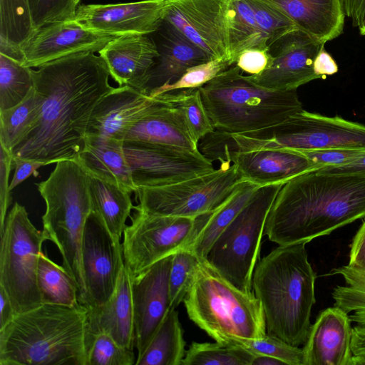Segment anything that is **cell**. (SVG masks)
<instances>
[{"mask_svg": "<svg viewBox=\"0 0 365 365\" xmlns=\"http://www.w3.org/2000/svg\"><path fill=\"white\" fill-rule=\"evenodd\" d=\"M325 43L301 29H295L269 48V66L262 73L247 76L264 88L277 91L297 90L302 85L320 78L314 71V60Z\"/></svg>", "mask_w": 365, "mask_h": 365, "instance_id": "2e32d148", "label": "cell"}, {"mask_svg": "<svg viewBox=\"0 0 365 365\" xmlns=\"http://www.w3.org/2000/svg\"><path fill=\"white\" fill-rule=\"evenodd\" d=\"M284 183L259 187L210 249L206 262L237 289L252 292V276L272 203Z\"/></svg>", "mask_w": 365, "mask_h": 365, "instance_id": "9c48e42d", "label": "cell"}, {"mask_svg": "<svg viewBox=\"0 0 365 365\" xmlns=\"http://www.w3.org/2000/svg\"><path fill=\"white\" fill-rule=\"evenodd\" d=\"M34 33L27 0H0V53L22 63V48Z\"/></svg>", "mask_w": 365, "mask_h": 365, "instance_id": "836d02e7", "label": "cell"}, {"mask_svg": "<svg viewBox=\"0 0 365 365\" xmlns=\"http://www.w3.org/2000/svg\"><path fill=\"white\" fill-rule=\"evenodd\" d=\"M160 95L180 109L196 143L215 130L204 105L200 88L176 90Z\"/></svg>", "mask_w": 365, "mask_h": 365, "instance_id": "8d00e7d4", "label": "cell"}, {"mask_svg": "<svg viewBox=\"0 0 365 365\" xmlns=\"http://www.w3.org/2000/svg\"><path fill=\"white\" fill-rule=\"evenodd\" d=\"M155 97L157 100L152 108L129 129L124 141L200 153L198 143L192 138L180 109L163 95Z\"/></svg>", "mask_w": 365, "mask_h": 365, "instance_id": "cb8c5ba5", "label": "cell"}, {"mask_svg": "<svg viewBox=\"0 0 365 365\" xmlns=\"http://www.w3.org/2000/svg\"><path fill=\"white\" fill-rule=\"evenodd\" d=\"M156 97L122 86L106 94L96 106L86 135L124 141L129 129L143 118L156 102Z\"/></svg>", "mask_w": 365, "mask_h": 365, "instance_id": "7402d4cb", "label": "cell"}, {"mask_svg": "<svg viewBox=\"0 0 365 365\" xmlns=\"http://www.w3.org/2000/svg\"><path fill=\"white\" fill-rule=\"evenodd\" d=\"M43 96L34 88L18 105L0 110V145L12 153L37 128L42 114Z\"/></svg>", "mask_w": 365, "mask_h": 365, "instance_id": "1f68e13d", "label": "cell"}, {"mask_svg": "<svg viewBox=\"0 0 365 365\" xmlns=\"http://www.w3.org/2000/svg\"><path fill=\"white\" fill-rule=\"evenodd\" d=\"M131 278L125 264L110 299L101 305L87 308L86 338L106 333L123 347L133 350L135 331Z\"/></svg>", "mask_w": 365, "mask_h": 365, "instance_id": "d4e9b609", "label": "cell"}, {"mask_svg": "<svg viewBox=\"0 0 365 365\" xmlns=\"http://www.w3.org/2000/svg\"><path fill=\"white\" fill-rule=\"evenodd\" d=\"M34 88L43 98L37 128L13 156L43 163L76 160L82 151L91 114L113 87L104 60L84 51L33 69Z\"/></svg>", "mask_w": 365, "mask_h": 365, "instance_id": "6da1fadb", "label": "cell"}, {"mask_svg": "<svg viewBox=\"0 0 365 365\" xmlns=\"http://www.w3.org/2000/svg\"><path fill=\"white\" fill-rule=\"evenodd\" d=\"M328 275H340L348 286L365 292V268L347 264L333 269Z\"/></svg>", "mask_w": 365, "mask_h": 365, "instance_id": "f907efd6", "label": "cell"}, {"mask_svg": "<svg viewBox=\"0 0 365 365\" xmlns=\"http://www.w3.org/2000/svg\"><path fill=\"white\" fill-rule=\"evenodd\" d=\"M240 346L255 355L274 357L285 365H304L302 348L292 346L267 334L261 338L245 339L240 342Z\"/></svg>", "mask_w": 365, "mask_h": 365, "instance_id": "b9f144b4", "label": "cell"}, {"mask_svg": "<svg viewBox=\"0 0 365 365\" xmlns=\"http://www.w3.org/2000/svg\"><path fill=\"white\" fill-rule=\"evenodd\" d=\"M351 349L349 365H365V327L356 325L352 328Z\"/></svg>", "mask_w": 365, "mask_h": 365, "instance_id": "f5cc1de1", "label": "cell"}, {"mask_svg": "<svg viewBox=\"0 0 365 365\" xmlns=\"http://www.w3.org/2000/svg\"><path fill=\"white\" fill-rule=\"evenodd\" d=\"M88 175L91 212L104 223L112 237L120 242L125 222L135 207L131 193L117 185Z\"/></svg>", "mask_w": 365, "mask_h": 365, "instance_id": "f1b7e54d", "label": "cell"}, {"mask_svg": "<svg viewBox=\"0 0 365 365\" xmlns=\"http://www.w3.org/2000/svg\"><path fill=\"white\" fill-rule=\"evenodd\" d=\"M13 165L14 173L9 186L11 191L31 175L37 176V170L46 165L37 160L13 156Z\"/></svg>", "mask_w": 365, "mask_h": 365, "instance_id": "681fc988", "label": "cell"}, {"mask_svg": "<svg viewBox=\"0 0 365 365\" xmlns=\"http://www.w3.org/2000/svg\"><path fill=\"white\" fill-rule=\"evenodd\" d=\"M81 0H27L35 31L56 22L72 20Z\"/></svg>", "mask_w": 365, "mask_h": 365, "instance_id": "7bdbcfd3", "label": "cell"}, {"mask_svg": "<svg viewBox=\"0 0 365 365\" xmlns=\"http://www.w3.org/2000/svg\"><path fill=\"white\" fill-rule=\"evenodd\" d=\"M76 160L91 175L130 193L137 189L124 152L123 141L87 135L84 147Z\"/></svg>", "mask_w": 365, "mask_h": 365, "instance_id": "4316f807", "label": "cell"}, {"mask_svg": "<svg viewBox=\"0 0 365 365\" xmlns=\"http://www.w3.org/2000/svg\"><path fill=\"white\" fill-rule=\"evenodd\" d=\"M334 305L349 314L351 322L365 327V292L350 286H336L331 292Z\"/></svg>", "mask_w": 365, "mask_h": 365, "instance_id": "f6af8a7d", "label": "cell"}, {"mask_svg": "<svg viewBox=\"0 0 365 365\" xmlns=\"http://www.w3.org/2000/svg\"><path fill=\"white\" fill-rule=\"evenodd\" d=\"M165 1L163 24L178 31L211 59L229 62L228 0Z\"/></svg>", "mask_w": 365, "mask_h": 365, "instance_id": "4fadbf2b", "label": "cell"}, {"mask_svg": "<svg viewBox=\"0 0 365 365\" xmlns=\"http://www.w3.org/2000/svg\"><path fill=\"white\" fill-rule=\"evenodd\" d=\"M38 286L43 304L78 306V289L71 276L60 266L41 253L38 267Z\"/></svg>", "mask_w": 365, "mask_h": 365, "instance_id": "e575fe53", "label": "cell"}, {"mask_svg": "<svg viewBox=\"0 0 365 365\" xmlns=\"http://www.w3.org/2000/svg\"><path fill=\"white\" fill-rule=\"evenodd\" d=\"M88 309L41 305L0 329V365H86Z\"/></svg>", "mask_w": 365, "mask_h": 365, "instance_id": "277c9868", "label": "cell"}, {"mask_svg": "<svg viewBox=\"0 0 365 365\" xmlns=\"http://www.w3.org/2000/svg\"><path fill=\"white\" fill-rule=\"evenodd\" d=\"M203 260L187 249L173 255L169 273L170 308L183 302Z\"/></svg>", "mask_w": 365, "mask_h": 365, "instance_id": "f35d334b", "label": "cell"}, {"mask_svg": "<svg viewBox=\"0 0 365 365\" xmlns=\"http://www.w3.org/2000/svg\"><path fill=\"white\" fill-rule=\"evenodd\" d=\"M341 3L345 15L358 27L365 19V0H341Z\"/></svg>", "mask_w": 365, "mask_h": 365, "instance_id": "9f6ffc18", "label": "cell"}, {"mask_svg": "<svg viewBox=\"0 0 365 365\" xmlns=\"http://www.w3.org/2000/svg\"><path fill=\"white\" fill-rule=\"evenodd\" d=\"M86 365H133V349L120 346L110 335L98 333L86 338Z\"/></svg>", "mask_w": 365, "mask_h": 365, "instance_id": "60d3db41", "label": "cell"}, {"mask_svg": "<svg viewBox=\"0 0 365 365\" xmlns=\"http://www.w3.org/2000/svg\"><path fill=\"white\" fill-rule=\"evenodd\" d=\"M114 36L93 32L75 20L46 25L22 48V64L38 68L48 62L84 51L98 52Z\"/></svg>", "mask_w": 365, "mask_h": 365, "instance_id": "d6986e66", "label": "cell"}, {"mask_svg": "<svg viewBox=\"0 0 365 365\" xmlns=\"http://www.w3.org/2000/svg\"><path fill=\"white\" fill-rule=\"evenodd\" d=\"M229 63L248 48L269 50L268 39L260 29L245 0H228Z\"/></svg>", "mask_w": 365, "mask_h": 365, "instance_id": "d6a6232c", "label": "cell"}, {"mask_svg": "<svg viewBox=\"0 0 365 365\" xmlns=\"http://www.w3.org/2000/svg\"><path fill=\"white\" fill-rule=\"evenodd\" d=\"M306 244L279 245L256 264L252 276L267 334L294 346L307 341L316 302V274Z\"/></svg>", "mask_w": 365, "mask_h": 365, "instance_id": "3957f363", "label": "cell"}, {"mask_svg": "<svg viewBox=\"0 0 365 365\" xmlns=\"http://www.w3.org/2000/svg\"><path fill=\"white\" fill-rule=\"evenodd\" d=\"M268 39L269 48L287 34L298 27L289 16L272 0H245Z\"/></svg>", "mask_w": 365, "mask_h": 365, "instance_id": "ab89813d", "label": "cell"}, {"mask_svg": "<svg viewBox=\"0 0 365 365\" xmlns=\"http://www.w3.org/2000/svg\"><path fill=\"white\" fill-rule=\"evenodd\" d=\"M48 178L36 183L46 203L43 230L58 248L63 264L75 282L78 302L86 307L81 243L86 221L92 212L89 175L77 160L56 163Z\"/></svg>", "mask_w": 365, "mask_h": 365, "instance_id": "5b68a950", "label": "cell"}, {"mask_svg": "<svg viewBox=\"0 0 365 365\" xmlns=\"http://www.w3.org/2000/svg\"><path fill=\"white\" fill-rule=\"evenodd\" d=\"M110 77L145 94L150 72L159 56L157 43L149 34H127L115 37L98 51Z\"/></svg>", "mask_w": 365, "mask_h": 365, "instance_id": "44dd1931", "label": "cell"}, {"mask_svg": "<svg viewBox=\"0 0 365 365\" xmlns=\"http://www.w3.org/2000/svg\"><path fill=\"white\" fill-rule=\"evenodd\" d=\"M165 4V0L81 4L73 20L93 32L106 35H150L160 29Z\"/></svg>", "mask_w": 365, "mask_h": 365, "instance_id": "e0dca14e", "label": "cell"}, {"mask_svg": "<svg viewBox=\"0 0 365 365\" xmlns=\"http://www.w3.org/2000/svg\"><path fill=\"white\" fill-rule=\"evenodd\" d=\"M351 323L349 314L335 305L322 311L302 348L304 365H349Z\"/></svg>", "mask_w": 365, "mask_h": 365, "instance_id": "603a6c76", "label": "cell"}, {"mask_svg": "<svg viewBox=\"0 0 365 365\" xmlns=\"http://www.w3.org/2000/svg\"><path fill=\"white\" fill-rule=\"evenodd\" d=\"M212 145L219 155L227 152L279 148L365 150V125L303 109L279 123L262 129L240 133L216 131Z\"/></svg>", "mask_w": 365, "mask_h": 365, "instance_id": "ba28073f", "label": "cell"}, {"mask_svg": "<svg viewBox=\"0 0 365 365\" xmlns=\"http://www.w3.org/2000/svg\"><path fill=\"white\" fill-rule=\"evenodd\" d=\"M318 171L331 174H351L365 176V154L349 164L325 168Z\"/></svg>", "mask_w": 365, "mask_h": 365, "instance_id": "11a10c76", "label": "cell"}, {"mask_svg": "<svg viewBox=\"0 0 365 365\" xmlns=\"http://www.w3.org/2000/svg\"><path fill=\"white\" fill-rule=\"evenodd\" d=\"M189 318L215 341L239 345L266 334L262 304L252 292H243L220 275L205 260L184 301Z\"/></svg>", "mask_w": 365, "mask_h": 365, "instance_id": "52a82bcc", "label": "cell"}, {"mask_svg": "<svg viewBox=\"0 0 365 365\" xmlns=\"http://www.w3.org/2000/svg\"><path fill=\"white\" fill-rule=\"evenodd\" d=\"M134 210L130 224L123 231L122 241L125 264L131 277L187 248L212 212L196 217H184Z\"/></svg>", "mask_w": 365, "mask_h": 365, "instance_id": "7c38bea8", "label": "cell"}, {"mask_svg": "<svg viewBox=\"0 0 365 365\" xmlns=\"http://www.w3.org/2000/svg\"><path fill=\"white\" fill-rule=\"evenodd\" d=\"M183 329L176 309L170 308L135 365H182L185 355Z\"/></svg>", "mask_w": 365, "mask_h": 365, "instance_id": "f546056e", "label": "cell"}, {"mask_svg": "<svg viewBox=\"0 0 365 365\" xmlns=\"http://www.w3.org/2000/svg\"><path fill=\"white\" fill-rule=\"evenodd\" d=\"M34 88L32 68L0 53V110L18 105Z\"/></svg>", "mask_w": 365, "mask_h": 365, "instance_id": "d590c367", "label": "cell"}, {"mask_svg": "<svg viewBox=\"0 0 365 365\" xmlns=\"http://www.w3.org/2000/svg\"><path fill=\"white\" fill-rule=\"evenodd\" d=\"M172 257L173 255L165 257L131 277L137 358L144 352L170 309L169 273Z\"/></svg>", "mask_w": 365, "mask_h": 365, "instance_id": "ac0fdd59", "label": "cell"}, {"mask_svg": "<svg viewBox=\"0 0 365 365\" xmlns=\"http://www.w3.org/2000/svg\"><path fill=\"white\" fill-rule=\"evenodd\" d=\"M259 187L250 182H240L232 195L210 214L205 225L186 249L205 260L215 241Z\"/></svg>", "mask_w": 365, "mask_h": 365, "instance_id": "4dcf8cb0", "label": "cell"}, {"mask_svg": "<svg viewBox=\"0 0 365 365\" xmlns=\"http://www.w3.org/2000/svg\"><path fill=\"white\" fill-rule=\"evenodd\" d=\"M298 29L326 43L341 34L345 13L341 0H272Z\"/></svg>", "mask_w": 365, "mask_h": 365, "instance_id": "83f0119b", "label": "cell"}, {"mask_svg": "<svg viewBox=\"0 0 365 365\" xmlns=\"http://www.w3.org/2000/svg\"><path fill=\"white\" fill-rule=\"evenodd\" d=\"M348 264L365 268V220L351 243Z\"/></svg>", "mask_w": 365, "mask_h": 365, "instance_id": "816d5d0a", "label": "cell"}, {"mask_svg": "<svg viewBox=\"0 0 365 365\" xmlns=\"http://www.w3.org/2000/svg\"><path fill=\"white\" fill-rule=\"evenodd\" d=\"M255 354L239 345L192 342L182 365H252Z\"/></svg>", "mask_w": 365, "mask_h": 365, "instance_id": "74e56055", "label": "cell"}, {"mask_svg": "<svg viewBox=\"0 0 365 365\" xmlns=\"http://www.w3.org/2000/svg\"><path fill=\"white\" fill-rule=\"evenodd\" d=\"M240 180L235 166L221 163L219 169L180 182L155 187H138L134 209L165 216L196 217L220 207Z\"/></svg>", "mask_w": 365, "mask_h": 365, "instance_id": "8fae6325", "label": "cell"}, {"mask_svg": "<svg viewBox=\"0 0 365 365\" xmlns=\"http://www.w3.org/2000/svg\"><path fill=\"white\" fill-rule=\"evenodd\" d=\"M16 315L8 294L0 287V329H4Z\"/></svg>", "mask_w": 365, "mask_h": 365, "instance_id": "6f0895ef", "label": "cell"}, {"mask_svg": "<svg viewBox=\"0 0 365 365\" xmlns=\"http://www.w3.org/2000/svg\"><path fill=\"white\" fill-rule=\"evenodd\" d=\"M0 236V287L17 314L41 305L37 276L47 236L32 224L26 207L18 202L7 215Z\"/></svg>", "mask_w": 365, "mask_h": 365, "instance_id": "30bf717a", "label": "cell"}, {"mask_svg": "<svg viewBox=\"0 0 365 365\" xmlns=\"http://www.w3.org/2000/svg\"><path fill=\"white\" fill-rule=\"evenodd\" d=\"M13 166V154L0 145V234L3 232L6 212L11 202L9 184Z\"/></svg>", "mask_w": 365, "mask_h": 365, "instance_id": "7dc6e473", "label": "cell"}, {"mask_svg": "<svg viewBox=\"0 0 365 365\" xmlns=\"http://www.w3.org/2000/svg\"><path fill=\"white\" fill-rule=\"evenodd\" d=\"M270 62L271 55L269 50L248 48L237 56L235 65L242 72L257 75L267 68Z\"/></svg>", "mask_w": 365, "mask_h": 365, "instance_id": "c3c4849f", "label": "cell"}, {"mask_svg": "<svg viewBox=\"0 0 365 365\" xmlns=\"http://www.w3.org/2000/svg\"><path fill=\"white\" fill-rule=\"evenodd\" d=\"M230 67L229 62L222 58H214L193 66L176 81L155 90L150 96L176 90L200 88Z\"/></svg>", "mask_w": 365, "mask_h": 365, "instance_id": "ee69618b", "label": "cell"}, {"mask_svg": "<svg viewBox=\"0 0 365 365\" xmlns=\"http://www.w3.org/2000/svg\"><path fill=\"white\" fill-rule=\"evenodd\" d=\"M300 151L317 167V170L349 164L365 154V150L346 148Z\"/></svg>", "mask_w": 365, "mask_h": 365, "instance_id": "bcb514c9", "label": "cell"}, {"mask_svg": "<svg viewBox=\"0 0 365 365\" xmlns=\"http://www.w3.org/2000/svg\"><path fill=\"white\" fill-rule=\"evenodd\" d=\"M81 261L86 307L101 305L114 292L125 262L121 242L115 240L104 223L92 212L83 233Z\"/></svg>", "mask_w": 365, "mask_h": 365, "instance_id": "9a60e30c", "label": "cell"}, {"mask_svg": "<svg viewBox=\"0 0 365 365\" xmlns=\"http://www.w3.org/2000/svg\"><path fill=\"white\" fill-rule=\"evenodd\" d=\"M359 32L361 35L365 36V19L362 21V23L358 26Z\"/></svg>", "mask_w": 365, "mask_h": 365, "instance_id": "91938a15", "label": "cell"}, {"mask_svg": "<svg viewBox=\"0 0 365 365\" xmlns=\"http://www.w3.org/2000/svg\"><path fill=\"white\" fill-rule=\"evenodd\" d=\"M252 365H285L282 361L267 355H255Z\"/></svg>", "mask_w": 365, "mask_h": 365, "instance_id": "680465c9", "label": "cell"}, {"mask_svg": "<svg viewBox=\"0 0 365 365\" xmlns=\"http://www.w3.org/2000/svg\"><path fill=\"white\" fill-rule=\"evenodd\" d=\"M164 29L157 44L159 56L147 83L145 94L150 96L155 90L179 79L190 67L211 58L178 31L162 24Z\"/></svg>", "mask_w": 365, "mask_h": 365, "instance_id": "484cf974", "label": "cell"}, {"mask_svg": "<svg viewBox=\"0 0 365 365\" xmlns=\"http://www.w3.org/2000/svg\"><path fill=\"white\" fill-rule=\"evenodd\" d=\"M123 148L136 188L169 185L215 170L201 152L125 141Z\"/></svg>", "mask_w": 365, "mask_h": 365, "instance_id": "5bb4252c", "label": "cell"}, {"mask_svg": "<svg viewBox=\"0 0 365 365\" xmlns=\"http://www.w3.org/2000/svg\"><path fill=\"white\" fill-rule=\"evenodd\" d=\"M215 130L240 133L279 123L303 110L297 90L264 88L235 65L200 87Z\"/></svg>", "mask_w": 365, "mask_h": 365, "instance_id": "8992f818", "label": "cell"}, {"mask_svg": "<svg viewBox=\"0 0 365 365\" xmlns=\"http://www.w3.org/2000/svg\"><path fill=\"white\" fill-rule=\"evenodd\" d=\"M313 68L314 73L319 78L333 75L338 71V66L332 56L324 48L321 50L316 56Z\"/></svg>", "mask_w": 365, "mask_h": 365, "instance_id": "db71d44e", "label": "cell"}, {"mask_svg": "<svg viewBox=\"0 0 365 365\" xmlns=\"http://www.w3.org/2000/svg\"><path fill=\"white\" fill-rule=\"evenodd\" d=\"M220 163L235 166L240 182L258 186L285 183L317 167L300 150L279 148L227 152L218 158Z\"/></svg>", "mask_w": 365, "mask_h": 365, "instance_id": "ffe728a7", "label": "cell"}, {"mask_svg": "<svg viewBox=\"0 0 365 365\" xmlns=\"http://www.w3.org/2000/svg\"><path fill=\"white\" fill-rule=\"evenodd\" d=\"M365 217V176L318 170L298 175L278 192L264 233L278 245L308 243Z\"/></svg>", "mask_w": 365, "mask_h": 365, "instance_id": "7a4b0ae2", "label": "cell"}]
</instances>
